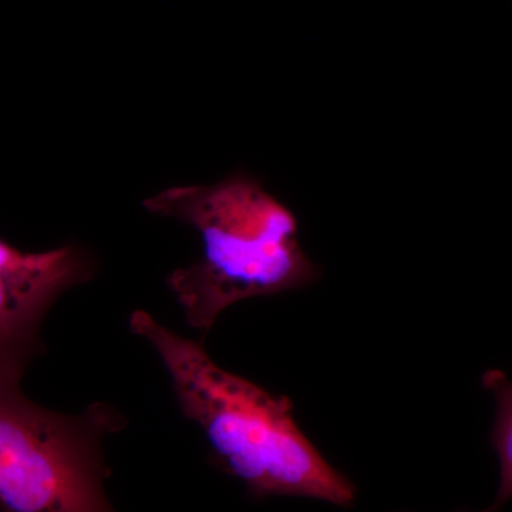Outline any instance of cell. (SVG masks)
<instances>
[{
	"label": "cell",
	"instance_id": "obj_2",
	"mask_svg": "<svg viewBox=\"0 0 512 512\" xmlns=\"http://www.w3.org/2000/svg\"><path fill=\"white\" fill-rule=\"evenodd\" d=\"M148 212L198 232L202 254L167 285L192 329L210 332L235 303L305 288L319 278L299 241L295 214L254 175L212 185H180L144 201Z\"/></svg>",
	"mask_w": 512,
	"mask_h": 512
},
{
	"label": "cell",
	"instance_id": "obj_4",
	"mask_svg": "<svg viewBox=\"0 0 512 512\" xmlns=\"http://www.w3.org/2000/svg\"><path fill=\"white\" fill-rule=\"evenodd\" d=\"M93 272L92 256L79 245L25 252L0 238V363L26 369L53 303Z\"/></svg>",
	"mask_w": 512,
	"mask_h": 512
},
{
	"label": "cell",
	"instance_id": "obj_5",
	"mask_svg": "<svg viewBox=\"0 0 512 512\" xmlns=\"http://www.w3.org/2000/svg\"><path fill=\"white\" fill-rule=\"evenodd\" d=\"M483 386L493 394L497 414L491 441L500 460L501 480L491 511L503 507L512 498V382L501 370L484 373Z\"/></svg>",
	"mask_w": 512,
	"mask_h": 512
},
{
	"label": "cell",
	"instance_id": "obj_3",
	"mask_svg": "<svg viewBox=\"0 0 512 512\" xmlns=\"http://www.w3.org/2000/svg\"><path fill=\"white\" fill-rule=\"evenodd\" d=\"M25 367L0 363V510L111 511L103 440L123 429L113 407L50 412L20 389Z\"/></svg>",
	"mask_w": 512,
	"mask_h": 512
},
{
	"label": "cell",
	"instance_id": "obj_1",
	"mask_svg": "<svg viewBox=\"0 0 512 512\" xmlns=\"http://www.w3.org/2000/svg\"><path fill=\"white\" fill-rule=\"evenodd\" d=\"M131 332L156 349L181 412L200 427L212 458L255 498L303 497L350 507L356 488L302 433L291 400L218 366L197 340L134 311Z\"/></svg>",
	"mask_w": 512,
	"mask_h": 512
}]
</instances>
